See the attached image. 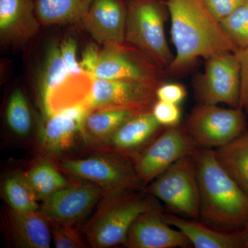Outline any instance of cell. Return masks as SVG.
Instances as JSON below:
<instances>
[{"label":"cell","instance_id":"13","mask_svg":"<svg viewBox=\"0 0 248 248\" xmlns=\"http://www.w3.org/2000/svg\"><path fill=\"white\" fill-rule=\"evenodd\" d=\"M124 245L130 248H176L191 244L182 232L166 221L161 208H158L136 218Z\"/></svg>","mask_w":248,"mask_h":248},{"label":"cell","instance_id":"22","mask_svg":"<svg viewBox=\"0 0 248 248\" xmlns=\"http://www.w3.org/2000/svg\"><path fill=\"white\" fill-rule=\"evenodd\" d=\"M70 77L62 58L60 46L53 44L47 49L38 79L42 110L46 107L50 97L66 84Z\"/></svg>","mask_w":248,"mask_h":248},{"label":"cell","instance_id":"15","mask_svg":"<svg viewBox=\"0 0 248 248\" xmlns=\"http://www.w3.org/2000/svg\"><path fill=\"white\" fill-rule=\"evenodd\" d=\"M89 111L80 104L46 117L41 129V151L46 155H58L71 149L78 138L83 136V124Z\"/></svg>","mask_w":248,"mask_h":248},{"label":"cell","instance_id":"2","mask_svg":"<svg viewBox=\"0 0 248 248\" xmlns=\"http://www.w3.org/2000/svg\"><path fill=\"white\" fill-rule=\"evenodd\" d=\"M192 157L200 187V218L221 231H241L248 222L247 192L223 169L214 150L198 147Z\"/></svg>","mask_w":248,"mask_h":248},{"label":"cell","instance_id":"33","mask_svg":"<svg viewBox=\"0 0 248 248\" xmlns=\"http://www.w3.org/2000/svg\"><path fill=\"white\" fill-rule=\"evenodd\" d=\"M241 66V89L240 108L248 115V46L236 53Z\"/></svg>","mask_w":248,"mask_h":248},{"label":"cell","instance_id":"4","mask_svg":"<svg viewBox=\"0 0 248 248\" xmlns=\"http://www.w3.org/2000/svg\"><path fill=\"white\" fill-rule=\"evenodd\" d=\"M125 43L138 49L163 69H169L174 55L166 32V11L157 0H126Z\"/></svg>","mask_w":248,"mask_h":248},{"label":"cell","instance_id":"3","mask_svg":"<svg viewBox=\"0 0 248 248\" xmlns=\"http://www.w3.org/2000/svg\"><path fill=\"white\" fill-rule=\"evenodd\" d=\"M139 189L108 190L99 208L83 229L93 248L124 244L133 224L141 214L160 208L153 196Z\"/></svg>","mask_w":248,"mask_h":248},{"label":"cell","instance_id":"34","mask_svg":"<svg viewBox=\"0 0 248 248\" xmlns=\"http://www.w3.org/2000/svg\"><path fill=\"white\" fill-rule=\"evenodd\" d=\"M100 50L97 45L91 43L86 46L81 54L79 63L81 69L94 79V73L99 61Z\"/></svg>","mask_w":248,"mask_h":248},{"label":"cell","instance_id":"28","mask_svg":"<svg viewBox=\"0 0 248 248\" xmlns=\"http://www.w3.org/2000/svg\"><path fill=\"white\" fill-rule=\"evenodd\" d=\"M54 246L57 248L86 247L84 240L75 225L50 223Z\"/></svg>","mask_w":248,"mask_h":248},{"label":"cell","instance_id":"18","mask_svg":"<svg viewBox=\"0 0 248 248\" xmlns=\"http://www.w3.org/2000/svg\"><path fill=\"white\" fill-rule=\"evenodd\" d=\"M4 225L9 239L18 248H50V224L39 210L19 212L6 209Z\"/></svg>","mask_w":248,"mask_h":248},{"label":"cell","instance_id":"14","mask_svg":"<svg viewBox=\"0 0 248 248\" xmlns=\"http://www.w3.org/2000/svg\"><path fill=\"white\" fill-rule=\"evenodd\" d=\"M125 0H93L81 23L85 31L103 46L125 43Z\"/></svg>","mask_w":248,"mask_h":248},{"label":"cell","instance_id":"16","mask_svg":"<svg viewBox=\"0 0 248 248\" xmlns=\"http://www.w3.org/2000/svg\"><path fill=\"white\" fill-rule=\"evenodd\" d=\"M35 0H0V42L2 46L20 47L40 31Z\"/></svg>","mask_w":248,"mask_h":248},{"label":"cell","instance_id":"9","mask_svg":"<svg viewBox=\"0 0 248 248\" xmlns=\"http://www.w3.org/2000/svg\"><path fill=\"white\" fill-rule=\"evenodd\" d=\"M165 70L127 43L104 46L94 79H134L164 83Z\"/></svg>","mask_w":248,"mask_h":248},{"label":"cell","instance_id":"32","mask_svg":"<svg viewBox=\"0 0 248 248\" xmlns=\"http://www.w3.org/2000/svg\"><path fill=\"white\" fill-rule=\"evenodd\" d=\"M212 14L221 22L232 13L245 0H203Z\"/></svg>","mask_w":248,"mask_h":248},{"label":"cell","instance_id":"11","mask_svg":"<svg viewBox=\"0 0 248 248\" xmlns=\"http://www.w3.org/2000/svg\"><path fill=\"white\" fill-rule=\"evenodd\" d=\"M161 84L134 79H93L83 104L89 110L102 107L151 110Z\"/></svg>","mask_w":248,"mask_h":248},{"label":"cell","instance_id":"36","mask_svg":"<svg viewBox=\"0 0 248 248\" xmlns=\"http://www.w3.org/2000/svg\"></svg>","mask_w":248,"mask_h":248},{"label":"cell","instance_id":"12","mask_svg":"<svg viewBox=\"0 0 248 248\" xmlns=\"http://www.w3.org/2000/svg\"><path fill=\"white\" fill-rule=\"evenodd\" d=\"M108 191L97 184L67 186L42 201L39 211L50 223L75 225Z\"/></svg>","mask_w":248,"mask_h":248},{"label":"cell","instance_id":"17","mask_svg":"<svg viewBox=\"0 0 248 248\" xmlns=\"http://www.w3.org/2000/svg\"><path fill=\"white\" fill-rule=\"evenodd\" d=\"M165 128L155 118L151 110L143 111L126 121L108 139V143L121 156L134 160Z\"/></svg>","mask_w":248,"mask_h":248},{"label":"cell","instance_id":"24","mask_svg":"<svg viewBox=\"0 0 248 248\" xmlns=\"http://www.w3.org/2000/svg\"><path fill=\"white\" fill-rule=\"evenodd\" d=\"M25 175L39 201L45 200L68 186L65 177L48 160H41L26 172Z\"/></svg>","mask_w":248,"mask_h":248},{"label":"cell","instance_id":"7","mask_svg":"<svg viewBox=\"0 0 248 248\" xmlns=\"http://www.w3.org/2000/svg\"><path fill=\"white\" fill-rule=\"evenodd\" d=\"M241 89V66L236 53L226 52L205 59L203 74L196 84L200 104L239 108Z\"/></svg>","mask_w":248,"mask_h":248},{"label":"cell","instance_id":"29","mask_svg":"<svg viewBox=\"0 0 248 248\" xmlns=\"http://www.w3.org/2000/svg\"><path fill=\"white\" fill-rule=\"evenodd\" d=\"M151 111L156 121L166 128L179 125L182 117V110L179 105L157 99Z\"/></svg>","mask_w":248,"mask_h":248},{"label":"cell","instance_id":"23","mask_svg":"<svg viewBox=\"0 0 248 248\" xmlns=\"http://www.w3.org/2000/svg\"><path fill=\"white\" fill-rule=\"evenodd\" d=\"M218 162L248 194V132L231 143L214 150Z\"/></svg>","mask_w":248,"mask_h":248},{"label":"cell","instance_id":"30","mask_svg":"<svg viewBox=\"0 0 248 248\" xmlns=\"http://www.w3.org/2000/svg\"><path fill=\"white\" fill-rule=\"evenodd\" d=\"M60 46L62 58L68 73L71 76L86 74L81 69L78 59V45L76 40L73 37H68Z\"/></svg>","mask_w":248,"mask_h":248},{"label":"cell","instance_id":"8","mask_svg":"<svg viewBox=\"0 0 248 248\" xmlns=\"http://www.w3.org/2000/svg\"><path fill=\"white\" fill-rule=\"evenodd\" d=\"M198 146L180 124L166 127L154 141L133 160L142 184L151 183L178 160L193 155Z\"/></svg>","mask_w":248,"mask_h":248},{"label":"cell","instance_id":"35","mask_svg":"<svg viewBox=\"0 0 248 248\" xmlns=\"http://www.w3.org/2000/svg\"><path fill=\"white\" fill-rule=\"evenodd\" d=\"M241 232L244 241V248H248V222Z\"/></svg>","mask_w":248,"mask_h":248},{"label":"cell","instance_id":"19","mask_svg":"<svg viewBox=\"0 0 248 248\" xmlns=\"http://www.w3.org/2000/svg\"><path fill=\"white\" fill-rule=\"evenodd\" d=\"M164 218L170 226L182 232L195 248H244L241 231H221L197 220L171 214L164 215Z\"/></svg>","mask_w":248,"mask_h":248},{"label":"cell","instance_id":"20","mask_svg":"<svg viewBox=\"0 0 248 248\" xmlns=\"http://www.w3.org/2000/svg\"><path fill=\"white\" fill-rule=\"evenodd\" d=\"M143 111L120 107L92 109L83 124V137L90 141L108 140L126 121Z\"/></svg>","mask_w":248,"mask_h":248},{"label":"cell","instance_id":"31","mask_svg":"<svg viewBox=\"0 0 248 248\" xmlns=\"http://www.w3.org/2000/svg\"><path fill=\"white\" fill-rule=\"evenodd\" d=\"M187 96L185 86L179 83H163L157 88L156 97L157 100L172 103L179 105Z\"/></svg>","mask_w":248,"mask_h":248},{"label":"cell","instance_id":"10","mask_svg":"<svg viewBox=\"0 0 248 248\" xmlns=\"http://www.w3.org/2000/svg\"><path fill=\"white\" fill-rule=\"evenodd\" d=\"M60 168L65 172L88 179L108 190L141 188L142 182L133 161L121 155L63 159L60 163Z\"/></svg>","mask_w":248,"mask_h":248},{"label":"cell","instance_id":"27","mask_svg":"<svg viewBox=\"0 0 248 248\" xmlns=\"http://www.w3.org/2000/svg\"><path fill=\"white\" fill-rule=\"evenodd\" d=\"M220 23L239 50L248 46V0Z\"/></svg>","mask_w":248,"mask_h":248},{"label":"cell","instance_id":"5","mask_svg":"<svg viewBox=\"0 0 248 248\" xmlns=\"http://www.w3.org/2000/svg\"><path fill=\"white\" fill-rule=\"evenodd\" d=\"M146 192L164 202L179 216L200 219V187L192 155L178 160L156 177L147 187Z\"/></svg>","mask_w":248,"mask_h":248},{"label":"cell","instance_id":"1","mask_svg":"<svg viewBox=\"0 0 248 248\" xmlns=\"http://www.w3.org/2000/svg\"><path fill=\"white\" fill-rule=\"evenodd\" d=\"M166 6L176 50L168 69L170 73H184L200 58L205 60L217 54L239 51L203 0H167Z\"/></svg>","mask_w":248,"mask_h":248},{"label":"cell","instance_id":"6","mask_svg":"<svg viewBox=\"0 0 248 248\" xmlns=\"http://www.w3.org/2000/svg\"><path fill=\"white\" fill-rule=\"evenodd\" d=\"M184 127L197 146L217 149L246 132V113L240 108H224L200 104Z\"/></svg>","mask_w":248,"mask_h":248},{"label":"cell","instance_id":"26","mask_svg":"<svg viewBox=\"0 0 248 248\" xmlns=\"http://www.w3.org/2000/svg\"><path fill=\"white\" fill-rule=\"evenodd\" d=\"M6 122L9 128L18 136L26 137L32 128V115L24 91L20 88L14 89L8 102Z\"/></svg>","mask_w":248,"mask_h":248},{"label":"cell","instance_id":"21","mask_svg":"<svg viewBox=\"0 0 248 248\" xmlns=\"http://www.w3.org/2000/svg\"><path fill=\"white\" fill-rule=\"evenodd\" d=\"M93 0H35L36 16L44 26L81 23Z\"/></svg>","mask_w":248,"mask_h":248},{"label":"cell","instance_id":"25","mask_svg":"<svg viewBox=\"0 0 248 248\" xmlns=\"http://www.w3.org/2000/svg\"><path fill=\"white\" fill-rule=\"evenodd\" d=\"M3 194L9 208L16 211L35 212L40 208L25 173L16 172L6 178L3 184Z\"/></svg>","mask_w":248,"mask_h":248}]
</instances>
